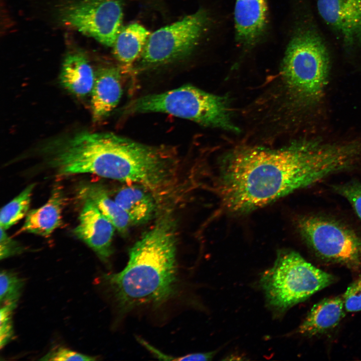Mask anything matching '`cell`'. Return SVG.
Listing matches in <instances>:
<instances>
[{
  "label": "cell",
  "mask_w": 361,
  "mask_h": 361,
  "mask_svg": "<svg viewBox=\"0 0 361 361\" xmlns=\"http://www.w3.org/2000/svg\"><path fill=\"white\" fill-rule=\"evenodd\" d=\"M84 201L79 223L74 229L76 236L91 248L104 261L113 253L112 240L115 227L88 199Z\"/></svg>",
  "instance_id": "cell-10"
},
{
  "label": "cell",
  "mask_w": 361,
  "mask_h": 361,
  "mask_svg": "<svg viewBox=\"0 0 361 361\" xmlns=\"http://www.w3.org/2000/svg\"><path fill=\"white\" fill-rule=\"evenodd\" d=\"M114 200L128 216L131 225L145 224L157 215L160 202L149 189L126 184L115 193Z\"/></svg>",
  "instance_id": "cell-15"
},
{
  "label": "cell",
  "mask_w": 361,
  "mask_h": 361,
  "mask_svg": "<svg viewBox=\"0 0 361 361\" xmlns=\"http://www.w3.org/2000/svg\"><path fill=\"white\" fill-rule=\"evenodd\" d=\"M318 13L345 44L361 40V0H317Z\"/></svg>",
  "instance_id": "cell-11"
},
{
  "label": "cell",
  "mask_w": 361,
  "mask_h": 361,
  "mask_svg": "<svg viewBox=\"0 0 361 361\" xmlns=\"http://www.w3.org/2000/svg\"><path fill=\"white\" fill-rule=\"evenodd\" d=\"M342 297L346 312L361 311V276L350 284Z\"/></svg>",
  "instance_id": "cell-24"
},
{
  "label": "cell",
  "mask_w": 361,
  "mask_h": 361,
  "mask_svg": "<svg viewBox=\"0 0 361 361\" xmlns=\"http://www.w3.org/2000/svg\"><path fill=\"white\" fill-rule=\"evenodd\" d=\"M333 190L345 198L361 220V183L356 180L333 186Z\"/></svg>",
  "instance_id": "cell-22"
},
{
  "label": "cell",
  "mask_w": 361,
  "mask_h": 361,
  "mask_svg": "<svg viewBox=\"0 0 361 361\" xmlns=\"http://www.w3.org/2000/svg\"><path fill=\"white\" fill-rule=\"evenodd\" d=\"M267 17L266 0H236L234 20L238 43L247 48L255 45L265 32Z\"/></svg>",
  "instance_id": "cell-12"
},
{
  "label": "cell",
  "mask_w": 361,
  "mask_h": 361,
  "mask_svg": "<svg viewBox=\"0 0 361 361\" xmlns=\"http://www.w3.org/2000/svg\"><path fill=\"white\" fill-rule=\"evenodd\" d=\"M17 303L1 306L0 310V346L2 348L11 341L14 335L12 315Z\"/></svg>",
  "instance_id": "cell-23"
},
{
  "label": "cell",
  "mask_w": 361,
  "mask_h": 361,
  "mask_svg": "<svg viewBox=\"0 0 361 361\" xmlns=\"http://www.w3.org/2000/svg\"><path fill=\"white\" fill-rule=\"evenodd\" d=\"M208 20L207 13L200 9L154 32L147 39L137 69L144 70L188 56L197 45Z\"/></svg>",
  "instance_id": "cell-8"
},
{
  "label": "cell",
  "mask_w": 361,
  "mask_h": 361,
  "mask_svg": "<svg viewBox=\"0 0 361 361\" xmlns=\"http://www.w3.org/2000/svg\"><path fill=\"white\" fill-rule=\"evenodd\" d=\"M62 22L107 46H113L121 30L122 8L118 0H80L60 10Z\"/></svg>",
  "instance_id": "cell-9"
},
{
  "label": "cell",
  "mask_w": 361,
  "mask_h": 361,
  "mask_svg": "<svg viewBox=\"0 0 361 361\" xmlns=\"http://www.w3.org/2000/svg\"><path fill=\"white\" fill-rule=\"evenodd\" d=\"M24 247L16 240L9 236L6 230L1 228L0 258L6 259L22 253Z\"/></svg>",
  "instance_id": "cell-26"
},
{
  "label": "cell",
  "mask_w": 361,
  "mask_h": 361,
  "mask_svg": "<svg viewBox=\"0 0 361 361\" xmlns=\"http://www.w3.org/2000/svg\"><path fill=\"white\" fill-rule=\"evenodd\" d=\"M35 184L28 186L1 210V228L7 230L27 215Z\"/></svg>",
  "instance_id": "cell-20"
},
{
  "label": "cell",
  "mask_w": 361,
  "mask_h": 361,
  "mask_svg": "<svg viewBox=\"0 0 361 361\" xmlns=\"http://www.w3.org/2000/svg\"><path fill=\"white\" fill-rule=\"evenodd\" d=\"M149 32L138 23L122 28L113 45V54L126 67L131 66L140 57Z\"/></svg>",
  "instance_id": "cell-19"
},
{
  "label": "cell",
  "mask_w": 361,
  "mask_h": 361,
  "mask_svg": "<svg viewBox=\"0 0 361 361\" xmlns=\"http://www.w3.org/2000/svg\"><path fill=\"white\" fill-rule=\"evenodd\" d=\"M330 59L320 36L311 29L296 32L282 61L281 75L292 102L303 109L321 100L328 81Z\"/></svg>",
  "instance_id": "cell-4"
},
{
  "label": "cell",
  "mask_w": 361,
  "mask_h": 361,
  "mask_svg": "<svg viewBox=\"0 0 361 361\" xmlns=\"http://www.w3.org/2000/svg\"><path fill=\"white\" fill-rule=\"evenodd\" d=\"M92 356L83 354L70 349L60 347L54 348L47 353L41 360L54 361L95 360Z\"/></svg>",
  "instance_id": "cell-25"
},
{
  "label": "cell",
  "mask_w": 361,
  "mask_h": 361,
  "mask_svg": "<svg viewBox=\"0 0 361 361\" xmlns=\"http://www.w3.org/2000/svg\"><path fill=\"white\" fill-rule=\"evenodd\" d=\"M127 114L167 113L201 125L238 132L232 122L228 100L191 85L139 97L125 108Z\"/></svg>",
  "instance_id": "cell-5"
},
{
  "label": "cell",
  "mask_w": 361,
  "mask_h": 361,
  "mask_svg": "<svg viewBox=\"0 0 361 361\" xmlns=\"http://www.w3.org/2000/svg\"><path fill=\"white\" fill-rule=\"evenodd\" d=\"M66 202L63 189L56 186L44 205L28 212L25 223L17 234L28 233L49 237L62 224V213Z\"/></svg>",
  "instance_id": "cell-14"
},
{
  "label": "cell",
  "mask_w": 361,
  "mask_h": 361,
  "mask_svg": "<svg viewBox=\"0 0 361 361\" xmlns=\"http://www.w3.org/2000/svg\"><path fill=\"white\" fill-rule=\"evenodd\" d=\"M177 237L176 221L168 210L130 248L125 268L103 276L120 310L157 308L177 295Z\"/></svg>",
  "instance_id": "cell-3"
},
{
  "label": "cell",
  "mask_w": 361,
  "mask_h": 361,
  "mask_svg": "<svg viewBox=\"0 0 361 361\" xmlns=\"http://www.w3.org/2000/svg\"><path fill=\"white\" fill-rule=\"evenodd\" d=\"M301 236L319 258L352 270L361 268V237L336 220L319 216L300 218Z\"/></svg>",
  "instance_id": "cell-7"
},
{
  "label": "cell",
  "mask_w": 361,
  "mask_h": 361,
  "mask_svg": "<svg viewBox=\"0 0 361 361\" xmlns=\"http://www.w3.org/2000/svg\"><path fill=\"white\" fill-rule=\"evenodd\" d=\"M122 94L120 70L113 67L98 69L91 92L93 120L100 121L108 116L118 104Z\"/></svg>",
  "instance_id": "cell-13"
},
{
  "label": "cell",
  "mask_w": 361,
  "mask_h": 361,
  "mask_svg": "<svg viewBox=\"0 0 361 361\" xmlns=\"http://www.w3.org/2000/svg\"><path fill=\"white\" fill-rule=\"evenodd\" d=\"M333 276L316 268L299 253L280 251L273 266L262 275L260 284L269 305L284 311L332 284Z\"/></svg>",
  "instance_id": "cell-6"
},
{
  "label": "cell",
  "mask_w": 361,
  "mask_h": 361,
  "mask_svg": "<svg viewBox=\"0 0 361 361\" xmlns=\"http://www.w3.org/2000/svg\"><path fill=\"white\" fill-rule=\"evenodd\" d=\"M82 199H88L122 235L126 234L131 225L124 211L112 199L104 186L98 184L84 185L79 192Z\"/></svg>",
  "instance_id": "cell-18"
},
{
  "label": "cell",
  "mask_w": 361,
  "mask_h": 361,
  "mask_svg": "<svg viewBox=\"0 0 361 361\" xmlns=\"http://www.w3.org/2000/svg\"><path fill=\"white\" fill-rule=\"evenodd\" d=\"M25 280L17 273L4 270L0 273L1 305L17 303L24 286Z\"/></svg>",
  "instance_id": "cell-21"
},
{
  "label": "cell",
  "mask_w": 361,
  "mask_h": 361,
  "mask_svg": "<svg viewBox=\"0 0 361 361\" xmlns=\"http://www.w3.org/2000/svg\"><path fill=\"white\" fill-rule=\"evenodd\" d=\"M95 79V73L84 55L74 53L65 58L60 81L68 92L79 98L86 97L91 93Z\"/></svg>",
  "instance_id": "cell-17"
},
{
  "label": "cell",
  "mask_w": 361,
  "mask_h": 361,
  "mask_svg": "<svg viewBox=\"0 0 361 361\" xmlns=\"http://www.w3.org/2000/svg\"><path fill=\"white\" fill-rule=\"evenodd\" d=\"M74 161L81 173L144 186L161 203L172 197L179 182L180 161L176 148L145 144L112 133H84L76 146Z\"/></svg>",
  "instance_id": "cell-2"
},
{
  "label": "cell",
  "mask_w": 361,
  "mask_h": 361,
  "mask_svg": "<svg viewBox=\"0 0 361 361\" xmlns=\"http://www.w3.org/2000/svg\"><path fill=\"white\" fill-rule=\"evenodd\" d=\"M345 311L342 296L324 298L312 306L297 331L309 337L324 334L338 326Z\"/></svg>",
  "instance_id": "cell-16"
},
{
  "label": "cell",
  "mask_w": 361,
  "mask_h": 361,
  "mask_svg": "<svg viewBox=\"0 0 361 361\" xmlns=\"http://www.w3.org/2000/svg\"><path fill=\"white\" fill-rule=\"evenodd\" d=\"M347 165L340 143L302 140L277 149L238 146L219 160L213 190L224 211L245 214L344 172Z\"/></svg>",
  "instance_id": "cell-1"
}]
</instances>
